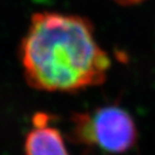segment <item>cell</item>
Returning <instances> with one entry per match:
<instances>
[{"label":"cell","mask_w":155,"mask_h":155,"mask_svg":"<svg viewBox=\"0 0 155 155\" xmlns=\"http://www.w3.org/2000/svg\"><path fill=\"white\" fill-rule=\"evenodd\" d=\"M25 155H70L61 131L46 112L32 115L31 127L24 142Z\"/></svg>","instance_id":"cell-3"},{"label":"cell","mask_w":155,"mask_h":155,"mask_svg":"<svg viewBox=\"0 0 155 155\" xmlns=\"http://www.w3.org/2000/svg\"><path fill=\"white\" fill-rule=\"evenodd\" d=\"M114 1L122 5H138V3L145 1V0H114Z\"/></svg>","instance_id":"cell-4"},{"label":"cell","mask_w":155,"mask_h":155,"mask_svg":"<svg viewBox=\"0 0 155 155\" xmlns=\"http://www.w3.org/2000/svg\"><path fill=\"white\" fill-rule=\"evenodd\" d=\"M27 84L48 93H78L106 81L111 68L86 17L37 12L18 48Z\"/></svg>","instance_id":"cell-1"},{"label":"cell","mask_w":155,"mask_h":155,"mask_svg":"<svg viewBox=\"0 0 155 155\" xmlns=\"http://www.w3.org/2000/svg\"><path fill=\"white\" fill-rule=\"evenodd\" d=\"M71 141L83 149L104 155H124L138 140L131 114L119 104H106L72 114Z\"/></svg>","instance_id":"cell-2"}]
</instances>
